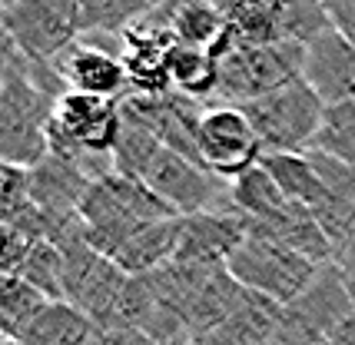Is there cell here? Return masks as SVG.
Returning a JSON list of instances; mask_svg holds the SVG:
<instances>
[{"label":"cell","mask_w":355,"mask_h":345,"mask_svg":"<svg viewBox=\"0 0 355 345\" xmlns=\"http://www.w3.org/2000/svg\"><path fill=\"white\" fill-rule=\"evenodd\" d=\"M67 94L53 67H37L14 57L0 83V163L17 170H37L50 157L53 107Z\"/></svg>","instance_id":"6da1fadb"},{"label":"cell","mask_w":355,"mask_h":345,"mask_svg":"<svg viewBox=\"0 0 355 345\" xmlns=\"http://www.w3.org/2000/svg\"><path fill=\"white\" fill-rule=\"evenodd\" d=\"M170 206L156 196L146 183L137 179H123L116 172H110L103 179H96L83 203H80V222H83V239L87 246L103 252L113 259L126 242L139 236L146 226L163 220H173Z\"/></svg>","instance_id":"7a4b0ae2"},{"label":"cell","mask_w":355,"mask_h":345,"mask_svg":"<svg viewBox=\"0 0 355 345\" xmlns=\"http://www.w3.org/2000/svg\"><path fill=\"white\" fill-rule=\"evenodd\" d=\"M213 57L219 60L213 100L232 103V107H246L293 80H302V70H306V47L299 44L249 47V44H236L232 37H226Z\"/></svg>","instance_id":"3957f363"},{"label":"cell","mask_w":355,"mask_h":345,"mask_svg":"<svg viewBox=\"0 0 355 345\" xmlns=\"http://www.w3.org/2000/svg\"><path fill=\"white\" fill-rule=\"evenodd\" d=\"M259 136L263 157L269 153H309L325 120V103L306 80H293L272 94L243 107Z\"/></svg>","instance_id":"277c9868"},{"label":"cell","mask_w":355,"mask_h":345,"mask_svg":"<svg viewBox=\"0 0 355 345\" xmlns=\"http://www.w3.org/2000/svg\"><path fill=\"white\" fill-rule=\"evenodd\" d=\"M226 272L249 292L272 299L276 306H289L312 283L319 266L289 249L286 242H279L276 236L263 233L259 226L249 222V236L230 256Z\"/></svg>","instance_id":"5b68a950"},{"label":"cell","mask_w":355,"mask_h":345,"mask_svg":"<svg viewBox=\"0 0 355 345\" xmlns=\"http://www.w3.org/2000/svg\"><path fill=\"white\" fill-rule=\"evenodd\" d=\"M0 24L24 60L57 67V60L80 40V0L0 3Z\"/></svg>","instance_id":"8992f818"},{"label":"cell","mask_w":355,"mask_h":345,"mask_svg":"<svg viewBox=\"0 0 355 345\" xmlns=\"http://www.w3.org/2000/svg\"><path fill=\"white\" fill-rule=\"evenodd\" d=\"M352 315L355 299L342 272L332 263L319 266L312 283L289 306H282V319H279L272 345H329Z\"/></svg>","instance_id":"52a82bcc"},{"label":"cell","mask_w":355,"mask_h":345,"mask_svg":"<svg viewBox=\"0 0 355 345\" xmlns=\"http://www.w3.org/2000/svg\"><path fill=\"white\" fill-rule=\"evenodd\" d=\"M63 252V302L93 319L96 329H107L116 319L123 289L130 283L123 269L103 252L87 246V239H73L60 246Z\"/></svg>","instance_id":"ba28073f"},{"label":"cell","mask_w":355,"mask_h":345,"mask_svg":"<svg viewBox=\"0 0 355 345\" xmlns=\"http://www.w3.org/2000/svg\"><path fill=\"white\" fill-rule=\"evenodd\" d=\"M196 153L206 170L232 183L236 176L259 166L263 146H259V136L249 123V116L243 113V107L209 100L200 130H196Z\"/></svg>","instance_id":"9c48e42d"},{"label":"cell","mask_w":355,"mask_h":345,"mask_svg":"<svg viewBox=\"0 0 355 345\" xmlns=\"http://www.w3.org/2000/svg\"><path fill=\"white\" fill-rule=\"evenodd\" d=\"M176 216H200V213H226L230 206V186L216 172L193 159L180 157L163 146V153L153 159V166L143 179Z\"/></svg>","instance_id":"30bf717a"},{"label":"cell","mask_w":355,"mask_h":345,"mask_svg":"<svg viewBox=\"0 0 355 345\" xmlns=\"http://www.w3.org/2000/svg\"><path fill=\"white\" fill-rule=\"evenodd\" d=\"M249 236V220L236 209L180 216V246L173 263L186 266H226L239 242Z\"/></svg>","instance_id":"8fae6325"},{"label":"cell","mask_w":355,"mask_h":345,"mask_svg":"<svg viewBox=\"0 0 355 345\" xmlns=\"http://www.w3.org/2000/svg\"><path fill=\"white\" fill-rule=\"evenodd\" d=\"M302 80L319 94L325 107L355 100V47L336 27L322 30L306 47Z\"/></svg>","instance_id":"7c38bea8"},{"label":"cell","mask_w":355,"mask_h":345,"mask_svg":"<svg viewBox=\"0 0 355 345\" xmlns=\"http://www.w3.org/2000/svg\"><path fill=\"white\" fill-rule=\"evenodd\" d=\"M53 70L60 73L67 90L100 96V100H113V103H120L123 96H130V80H126L123 60L113 57V53L90 47L83 40H77L73 47L67 50Z\"/></svg>","instance_id":"4fadbf2b"},{"label":"cell","mask_w":355,"mask_h":345,"mask_svg":"<svg viewBox=\"0 0 355 345\" xmlns=\"http://www.w3.org/2000/svg\"><path fill=\"white\" fill-rule=\"evenodd\" d=\"M312 153V163L322 176V203L312 209V216L319 220V226L325 229V236L332 239V246L339 249L342 239L352 233L355 226V166L342 163L336 157L325 153Z\"/></svg>","instance_id":"5bb4252c"},{"label":"cell","mask_w":355,"mask_h":345,"mask_svg":"<svg viewBox=\"0 0 355 345\" xmlns=\"http://www.w3.org/2000/svg\"><path fill=\"white\" fill-rule=\"evenodd\" d=\"M279 319H282V306L246 289L236 309L202 339V345H272Z\"/></svg>","instance_id":"9a60e30c"},{"label":"cell","mask_w":355,"mask_h":345,"mask_svg":"<svg viewBox=\"0 0 355 345\" xmlns=\"http://www.w3.org/2000/svg\"><path fill=\"white\" fill-rule=\"evenodd\" d=\"M223 14L236 44H249V47L286 44L282 37L286 0H232V3H223Z\"/></svg>","instance_id":"2e32d148"},{"label":"cell","mask_w":355,"mask_h":345,"mask_svg":"<svg viewBox=\"0 0 355 345\" xmlns=\"http://www.w3.org/2000/svg\"><path fill=\"white\" fill-rule=\"evenodd\" d=\"M176 246H180V216L146 226L113 256V263L123 269L126 276H146V272L170 266L176 259Z\"/></svg>","instance_id":"e0dca14e"},{"label":"cell","mask_w":355,"mask_h":345,"mask_svg":"<svg viewBox=\"0 0 355 345\" xmlns=\"http://www.w3.org/2000/svg\"><path fill=\"white\" fill-rule=\"evenodd\" d=\"M123 67L126 80H130V94H170L173 87L170 70H166V53H170L173 44L153 40V37H137V33H123Z\"/></svg>","instance_id":"ac0fdd59"},{"label":"cell","mask_w":355,"mask_h":345,"mask_svg":"<svg viewBox=\"0 0 355 345\" xmlns=\"http://www.w3.org/2000/svg\"><path fill=\"white\" fill-rule=\"evenodd\" d=\"M243 292H246V289L226 272V266L216 269V272L200 285V292H196L193 306H189V315H186V335H189V342L202 345V339L236 309V302L243 299Z\"/></svg>","instance_id":"d6986e66"},{"label":"cell","mask_w":355,"mask_h":345,"mask_svg":"<svg viewBox=\"0 0 355 345\" xmlns=\"http://www.w3.org/2000/svg\"><path fill=\"white\" fill-rule=\"evenodd\" d=\"M226 37H230V24H226V14H223V3L176 0V10H173V44L216 53Z\"/></svg>","instance_id":"ffe728a7"},{"label":"cell","mask_w":355,"mask_h":345,"mask_svg":"<svg viewBox=\"0 0 355 345\" xmlns=\"http://www.w3.org/2000/svg\"><path fill=\"white\" fill-rule=\"evenodd\" d=\"M93 339H96L93 319H87L70 302H46L20 345H93Z\"/></svg>","instance_id":"44dd1931"},{"label":"cell","mask_w":355,"mask_h":345,"mask_svg":"<svg viewBox=\"0 0 355 345\" xmlns=\"http://www.w3.org/2000/svg\"><path fill=\"white\" fill-rule=\"evenodd\" d=\"M272 183L282 189V196L289 203H299L306 209H315L322 203V176L312 163V153H269V157L259 159Z\"/></svg>","instance_id":"7402d4cb"},{"label":"cell","mask_w":355,"mask_h":345,"mask_svg":"<svg viewBox=\"0 0 355 345\" xmlns=\"http://www.w3.org/2000/svg\"><path fill=\"white\" fill-rule=\"evenodd\" d=\"M123 113V110H120ZM163 153V143L156 136L150 126H143L139 120L126 116L123 113V123H120V133H116V143H113V172L123 176V179H137L143 183L146 172L153 166V159Z\"/></svg>","instance_id":"603a6c76"},{"label":"cell","mask_w":355,"mask_h":345,"mask_svg":"<svg viewBox=\"0 0 355 345\" xmlns=\"http://www.w3.org/2000/svg\"><path fill=\"white\" fill-rule=\"evenodd\" d=\"M166 70H170V87L176 94L196 96V100H213L216 94L219 60L209 50L173 44L166 53Z\"/></svg>","instance_id":"cb8c5ba5"},{"label":"cell","mask_w":355,"mask_h":345,"mask_svg":"<svg viewBox=\"0 0 355 345\" xmlns=\"http://www.w3.org/2000/svg\"><path fill=\"white\" fill-rule=\"evenodd\" d=\"M230 206L249 222H269L289 206V200L282 196V189L272 183V176L263 166H252L230 183Z\"/></svg>","instance_id":"d4e9b609"},{"label":"cell","mask_w":355,"mask_h":345,"mask_svg":"<svg viewBox=\"0 0 355 345\" xmlns=\"http://www.w3.org/2000/svg\"><path fill=\"white\" fill-rule=\"evenodd\" d=\"M46 302L50 299H44L20 276H0V335L20 342Z\"/></svg>","instance_id":"484cf974"},{"label":"cell","mask_w":355,"mask_h":345,"mask_svg":"<svg viewBox=\"0 0 355 345\" xmlns=\"http://www.w3.org/2000/svg\"><path fill=\"white\" fill-rule=\"evenodd\" d=\"M17 276L27 285H33L44 299L63 302V252L50 239H37L33 242Z\"/></svg>","instance_id":"4316f807"},{"label":"cell","mask_w":355,"mask_h":345,"mask_svg":"<svg viewBox=\"0 0 355 345\" xmlns=\"http://www.w3.org/2000/svg\"><path fill=\"white\" fill-rule=\"evenodd\" d=\"M150 3L146 0H80V37L116 33L123 37Z\"/></svg>","instance_id":"83f0119b"},{"label":"cell","mask_w":355,"mask_h":345,"mask_svg":"<svg viewBox=\"0 0 355 345\" xmlns=\"http://www.w3.org/2000/svg\"><path fill=\"white\" fill-rule=\"evenodd\" d=\"M312 150L355 166V100L339 103V107H325L322 130L312 143Z\"/></svg>","instance_id":"f1b7e54d"},{"label":"cell","mask_w":355,"mask_h":345,"mask_svg":"<svg viewBox=\"0 0 355 345\" xmlns=\"http://www.w3.org/2000/svg\"><path fill=\"white\" fill-rule=\"evenodd\" d=\"M33 242L37 239L17 229L14 222H0V276H17Z\"/></svg>","instance_id":"f546056e"},{"label":"cell","mask_w":355,"mask_h":345,"mask_svg":"<svg viewBox=\"0 0 355 345\" xmlns=\"http://www.w3.org/2000/svg\"><path fill=\"white\" fill-rule=\"evenodd\" d=\"M329 24L355 47V0H325Z\"/></svg>","instance_id":"4dcf8cb0"},{"label":"cell","mask_w":355,"mask_h":345,"mask_svg":"<svg viewBox=\"0 0 355 345\" xmlns=\"http://www.w3.org/2000/svg\"><path fill=\"white\" fill-rule=\"evenodd\" d=\"M93 345H156L153 339H146L143 332L126 329V326H107V329H96Z\"/></svg>","instance_id":"1f68e13d"},{"label":"cell","mask_w":355,"mask_h":345,"mask_svg":"<svg viewBox=\"0 0 355 345\" xmlns=\"http://www.w3.org/2000/svg\"><path fill=\"white\" fill-rule=\"evenodd\" d=\"M332 266L342 272V279H345V285H349V292H352V299H355V226H352V233L342 239L339 249H336Z\"/></svg>","instance_id":"d6a6232c"},{"label":"cell","mask_w":355,"mask_h":345,"mask_svg":"<svg viewBox=\"0 0 355 345\" xmlns=\"http://www.w3.org/2000/svg\"><path fill=\"white\" fill-rule=\"evenodd\" d=\"M14 57H17V47L10 44V37H7L3 24H0V83H3V77H7V70H10Z\"/></svg>","instance_id":"836d02e7"},{"label":"cell","mask_w":355,"mask_h":345,"mask_svg":"<svg viewBox=\"0 0 355 345\" xmlns=\"http://www.w3.org/2000/svg\"><path fill=\"white\" fill-rule=\"evenodd\" d=\"M329 345H355V315L345 322V326H342L339 332H336V339H332Z\"/></svg>","instance_id":"e575fe53"},{"label":"cell","mask_w":355,"mask_h":345,"mask_svg":"<svg viewBox=\"0 0 355 345\" xmlns=\"http://www.w3.org/2000/svg\"><path fill=\"white\" fill-rule=\"evenodd\" d=\"M0 345H14V342H10V339H3V335H0Z\"/></svg>","instance_id":"d590c367"},{"label":"cell","mask_w":355,"mask_h":345,"mask_svg":"<svg viewBox=\"0 0 355 345\" xmlns=\"http://www.w3.org/2000/svg\"><path fill=\"white\" fill-rule=\"evenodd\" d=\"M176 345H196V342H176Z\"/></svg>","instance_id":"8d00e7d4"}]
</instances>
